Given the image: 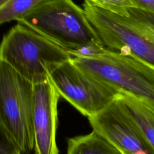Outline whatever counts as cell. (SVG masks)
Listing matches in <instances>:
<instances>
[{
  "mask_svg": "<svg viewBox=\"0 0 154 154\" xmlns=\"http://www.w3.org/2000/svg\"><path fill=\"white\" fill-rule=\"evenodd\" d=\"M70 59L65 49L19 23L0 44V60L33 84L48 81L49 69Z\"/></svg>",
  "mask_w": 154,
  "mask_h": 154,
  "instance_id": "cell-1",
  "label": "cell"
},
{
  "mask_svg": "<svg viewBox=\"0 0 154 154\" xmlns=\"http://www.w3.org/2000/svg\"><path fill=\"white\" fill-rule=\"evenodd\" d=\"M17 22L66 51L102 43L82 7L73 0H46Z\"/></svg>",
  "mask_w": 154,
  "mask_h": 154,
  "instance_id": "cell-2",
  "label": "cell"
},
{
  "mask_svg": "<svg viewBox=\"0 0 154 154\" xmlns=\"http://www.w3.org/2000/svg\"><path fill=\"white\" fill-rule=\"evenodd\" d=\"M70 60L97 81L137 98L154 109V69L151 67L108 48L97 58Z\"/></svg>",
  "mask_w": 154,
  "mask_h": 154,
  "instance_id": "cell-3",
  "label": "cell"
},
{
  "mask_svg": "<svg viewBox=\"0 0 154 154\" xmlns=\"http://www.w3.org/2000/svg\"><path fill=\"white\" fill-rule=\"evenodd\" d=\"M33 85L0 60V126L22 154L34 150Z\"/></svg>",
  "mask_w": 154,
  "mask_h": 154,
  "instance_id": "cell-4",
  "label": "cell"
},
{
  "mask_svg": "<svg viewBox=\"0 0 154 154\" xmlns=\"http://www.w3.org/2000/svg\"><path fill=\"white\" fill-rule=\"evenodd\" d=\"M82 8L102 44L154 69V35L129 17L118 15L84 0Z\"/></svg>",
  "mask_w": 154,
  "mask_h": 154,
  "instance_id": "cell-5",
  "label": "cell"
},
{
  "mask_svg": "<svg viewBox=\"0 0 154 154\" xmlns=\"http://www.w3.org/2000/svg\"><path fill=\"white\" fill-rule=\"evenodd\" d=\"M48 76L60 97L87 118L105 108L119 93L80 69L71 60L49 69Z\"/></svg>",
  "mask_w": 154,
  "mask_h": 154,
  "instance_id": "cell-6",
  "label": "cell"
},
{
  "mask_svg": "<svg viewBox=\"0 0 154 154\" xmlns=\"http://www.w3.org/2000/svg\"><path fill=\"white\" fill-rule=\"evenodd\" d=\"M93 131L122 154H154V151L128 112L118 95L105 108L88 117Z\"/></svg>",
  "mask_w": 154,
  "mask_h": 154,
  "instance_id": "cell-7",
  "label": "cell"
},
{
  "mask_svg": "<svg viewBox=\"0 0 154 154\" xmlns=\"http://www.w3.org/2000/svg\"><path fill=\"white\" fill-rule=\"evenodd\" d=\"M60 96L49 80L33 85V129L35 154H59L56 135Z\"/></svg>",
  "mask_w": 154,
  "mask_h": 154,
  "instance_id": "cell-8",
  "label": "cell"
},
{
  "mask_svg": "<svg viewBox=\"0 0 154 154\" xmlns=\"http://www.w3.org/2000/svg\"><path fill=\"white\" fill-rule=\"evenodd\" d=\"M118 96L154 151V109L127 93L120 92Z\"/></svg>",
  "mask_w": 154,
  "mask_h": 154,
  "instance_id": "cell-9",
  "label": "cell"
},
{
  "mask_svg": "<svg viewBox=\"0 0 154 154\" xmlns=\"http://www.w3.org/2000/svg\"><path fill=\"white\" fill-rule=\"evenodd\" d=\"M67 154H122L106 138L94 131L67 139Z\"/></svg>",
  "mask_w": 154,
  "mask_h": 154,
  "instance_id": "cell-10",
  "label": "cell"
},
{
  "mask_svg": "<svg viewBox=\"0 0 154 154\" xmlns=\"http://www.w3.org/2000/svg\"><path fill=\"white\" fill-rule=\"evenodd\" d=\"M46 0H8L0 5V25L17 20Z\"/></svg>",
  "mask_w": 154,
  "mask_h": 154,
  "instance_id": "cell-11",
  "label": "cell"
},
{
  "mask_svg": "<svg viewBox=\"0 0 154 154\" xmlns=\"http://www.w3.org/2000/svg\"><path fill=\"white\" fill-rule=\"evenodd\" d=\"M94 5L112 13L128 17V10L141 8L134 0H88Z\"/></svg>",
  "mask_w": 154,
  "mask_h": 154,
  "instance_id": "cell-12",
  "label": "cell"
},
{
  "mask_svg": "<svg viewBox=\"0 0 154 154\" xmlns=\"http://www.w3.org/2000/svg\"><path fill=\"white\" fill-rule=\"evenodd\" d=\"M106 49L107 48L102 43L90 42L66 51L71 58H94L102 55Z\"/></svg>",
  "mask_w": 154,
  "mask_h": 154,
  "instance_id": "cell-13",
  "label": "cell"
},
{
  "mask_svg": "<svg viewBox=\"0 0 154 154\" xmlns=\"http://www.w3.org/2000/svg\"><path fill=\"white\" fill-rule=\"evenodd\" d=\"M128 17L136 21L154 35V13L143 8H131Z\"/></svg>",
  "mask_w": 154,
  "mask_h": 154,
  "instance_id": "cell-14",
  "label": "cell"
},
{
  "mask_svg": "<svg viewBox=\"0 0 154 154\" xmlns=\"http://www.w3.org/2000/svg\"><path fill=\"white\" fill-rule=\"evenodd\" d=\"M0 154H22L17 146L1 126Z\"/></svg>",
  "mask_w": 154,
  "mask_h": 154,
  "instance_id": "cell-15",
  "label": "cell"
},
{
  "mask_svg": "<svg viewBox=\"0 0 154 154\" xmlns=\"http://www.w3.org/2000/svg\"><path fill=\"white\" fill-rule=\"evenodd\" d=\"M141 8L149 10L154 13V0H134Z\"/></svg>",
  "mask_w": 154,
  "mask_h": 154,
  "instance_id": "cell-16",
  "label": "cell"
},
{
  "mask_svg": "<svg viewBox=\"0 0 154 154\" xmlns=\"http://www.w3.org/2000/svg\"><path fill=\"white\" fill-rule=\"evenodd\" d=\"M8 0H0V5H1L2 4H3L4 3H5L6 1H7Z\"/></svg>",
  "mask_w": 154,
  "mask_h": 154,
  "instance_id": "cell-17",
  "label": "cell"
}]
</instances>
